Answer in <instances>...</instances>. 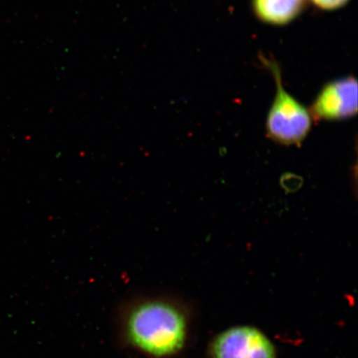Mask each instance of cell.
<instances>
[{
    "label": "cell",
    "mask_w": 358,
    "mask_h": 358,
    "mask_svg": "<svg viewBox=\"0 0 358 358\" xmlns=\"http://www.w3.org/2000/svg\"><path fill=\"white\" fill-rule=\"evenodd\" d=\"M262 61L276 85L275 99L266 117L267 137L280 145H301L311 131L310 111L284 88L278 64L265 57Z\"/></svg>",
    "instance_id": "cell-2"
},
{
    "label": "cell",
    "mask_w": 358,
    "mask_h": 358,
    "mask_svg": "<svg viewBox=\"0 0 358 358\" xmlns=\"http://www.w3.org/2000/svg\"><path fill=\"white\" fill-rule=\"evenodd\" d=\"M308 0H252V10L266 24H290L306 10Z\"/></svg>",
    "instance_id": "cell-5"
},
{
    "label": "cell",
    "mask_w": 358,
    "mask_h": 358,
    "mask_svg": "<svg viewBox=\"0 0 358 358\" xmlns=\"http://www.w3.org/2000/svg\"><path fill=\"white\" fill-rule=\"evenodd\" d=\"M214 358H275L270 340L257 329L237 327L215 340Z\"/></svg>",
    "instance_id": "cell-4"
},
{
    "label": "cell",
    "mask_w": 358,
    "mask_h": 358,
    "mask_svg": "<svg viewBox=\"0 0 358 358\" xmlns=\"http://www.w3.org/2000/svg\"><path fill=\"white\" fill-rule=\"evenodd\" d=\"M133 345L155 356L172 355L185 341V317L167 303L151 301L134 308L127 322Z\"/></svg>",
    "instance_id": "cell-1"
},
{
    "label": "cell",
    "mask_w": 358,
    "mask_h": 358,
    "mask_svg": "<svg viewBox=\"0 0 358 358\" xmlns=\"http://www.w3.org/2000/svg\"><path fill=\"white\" fill-rule=\"evenodd\" d=\"M313 6L324 11L339 10L345 6L350 0H310Z\"/></svg>",
    "instance_id": "cell-6"
},
{
    "label": "cell",
    "mask_w": 358,
    "mask_h": 358,
    "mask_svg": "<svg viewBox=\"0 0 358 358\" xmlns=\"http://www.w3.org/2000/svg\"><path fill=\"white\" fill-rule=\"evenodd\" d=\"M312 118L324 122H340L357 113V82L352 76L324 85L310 107Z\"/></svg>",
    "instance_id": "cell-3"
}]
</instances>
